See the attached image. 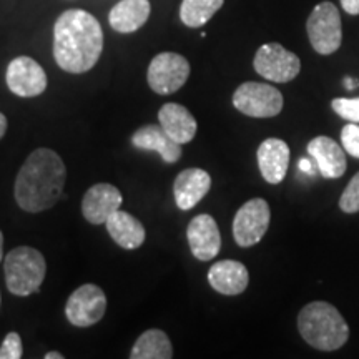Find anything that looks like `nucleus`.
Instances as JSON below:
<instances>
[{"mask_svg":"<svg viewBox=\"0 0 359 359\" xmlns=\"http://www.w3.org/2000/svg\"><path fill=\"white\" fill-rule=\"evenodd\" d=\"M103 50V30L92 13L72 8L58 17L53 27V57L69 74L93 69Z\"/></svg>","mask_w":359,"mask_h":359,"instance_id":"1","label":"nucleus"},{"mask_svg":"<svg viewBox=\"0 0 359 359\" xmlns=\"http://www.w3.org/2000/svg\"><path fill=\"white\" fill-rule=\"evenodd\" d=\"M67 168L50 148H37L27 156L15 178L17 205L24 212L40 213L52 208L64 193Z\"/></svg>","mask_w":359,"mask_h":359,"instance_id":"2","label":"nucleus"},{"mask_svg":"<svg viewBox=\"0 0 359 359\" xmlns=\"http://www.w3.org/2000/svg\"><path fill=\"white\" fill-rule=\"evenodd\" d=\"M298 330L309 346L320 351H336L349 338V327L333 304L313 302L298 314Z\"/></svg>","mask_w":359,"mask_h":359,"instance_id":"3","label":"nucleus"},{"mask_svg":"<svg viewBox=\"0 0 359 359\" xmlns=\"http://www.w3.org/2000/svg\"><path fill=\"white\" fill-rule=\"evenodd\" d=\"M7 290L15 296H30L39 293L45 280L47 263L43 255L32 246H19L8 251L4 259Z\"/></svg>","mask_w":359,"mask_h":359,"instance_id":"4","label":"nucleus"},{"mask_svg":"<svg viewBox=\"0 0 359 359\" xmlns=\"http://www.w3.org/2000/svg\"><path fill=\"white\" fill-rule=\"evenodd\" d=\"M306 30L311 47L320 55L334 53L343 42V27L338 7L331 2L318 4L308 17Z\"/></svg>","mask_w":359,"mask_h":359,"instance_id":"5","label":"nucleus"},{"mask_svg":"<svg viewBox=\"0 0 359 359\" xmlns=\"http://www.w3.org/2000/svg\"><path fill=\"white\" fill-rule=\"evenodd\" d=\"M233 105L255 118H271L283 110V95L276 87L259 82H245L233 93Z\"/></svg>","mask_w":359,"mask_h":359,"instance_id":"6","label":"nucleus"},{"mask_svg":"<svg viewBox=\"0 0 359 359\" xmlns=\"http://www.w3.org/2000/svg\"><path fill=\"white\" fill-rule=\"evenodd\" d=\"M253 67L263 79L275 83H286L298 77L302 60L296 53L286 50L281 43H264L255 55Z\"/></svg>","mask_w":359,"mask_h":359,"instance_id":"7","label":"nucleus"},{"mask_svg":"<svg viewBox=\"0 0 359 359\" xmlns=\"http://www.w3.org/2000/svg\"><path fill=\"white\" fill-rule=\"evenodd\" d=\"M190 77V64L183 55L163 52L154 57L148 67V85L158 95H172L178 92Z\"/></svg>","mask_w":359,"mask_h":359,"instance_id":"8","label":"nucleus"},{"mask_svg":"<svg viewBox=\"0 0 359 359\" xmlns=\"http://www.w3.org/2000/svg\"><path fill=\"white\" fill-rule=\"evenodd\" d=\"M269 218V205L263 198L246 201L233 219V236L238 246L250 248L259 243L268 231Z\"/></svg>","mask_w":359,"mask_h":359,"instance_id":"9","label":"nucleus"},{"mask_svg":"<svg viewBox=\"0 0 359 359\" xmlns=\"http://www.w3.org/2000/svg\"><path fill=\"white\" fill-rule=\"evenodd\" d=\"M107 311V296L100 286L82 285L70 294L65 304V316L70 325L77 327H88L102 321Z\"/></svg>","mask_w":359,"mask_h":359,"instance_id":"10","label":"nucleus"},{"mask_svg":"<svg viewBox=\"0 0 359 359\" xmlns=\"http://www.w3.org/2000/svg\"><path fill=\"white\" fill-rule=\"evenodd\" d=\"M7 87L13 95L22 98L39 97L47 88V75L39 62L30 57H17L8 64L6 74Z\"/></svg>","mask_w":359,"mask_h":359,"instance_id":"11","label":"nucleus"},{"mask_svg":"<svg viewBox=\"0 0 359 359\" xmlns=\"http://www.w3.org/2000/svg\"><path fill=\"white\" fill-rule=\"evenodd\" d=\"M188 245L191 255L200 262L213 259L222 248V235H219L218 224L210 215H198L188 224L187 230Z\"/></svg>","mask_w":359,"mask_h":359,"instance_id":"12","label":"nucleus"},{"mask_svg":"<svg viewBox=\"0 0 359 359\" xmlns=\"http://www.w3.org/2000/svg\"><path fill=\"white\" fill-rule=\"evenodd\" d=\"M122 193L110 183H97L87 190L82 201L83 218L92 224H102L122 206Z\"/></svg>","mask_w":359,"mask_h":359,"instance_id":"13","label":"nucleus"},{"mask_svg":"<svg viewBox=\"0 0 359 359\" xmlns=\"http://www.w3.org/2000/svg\"><path fill=\"white\" fill-rule=\"evenodd\" d=\"M210 188H212V177L208 172L201 168L183 170L182 173H178L173 183L175 203L183 212L191 210L205 198Z\"/></svg>","mask_w":359,"mask_h":359,"instance_id":"14","label":"nucleus"},{"mask_svg":"<svg viewBox=\"0 0 359 359\" xmlns=\"http://www.w3.org/2000/svg\"><path fill=\"white\" fill-rule=\"evenodd\" d=\"M132 145L143 151H156L165 163H177L182 158V145L161 128V125H145L132 135Z\"/></svg>","mask_w":359,"mask_h":359,"instance_id":"15","label":"nucleus"},{"mask_svg":"<svg viewBox=\"0 0 359 359\" xmlns=\"http://www.w3.org/2000/svg\"><path fill=\"white\" fill-rule=\"evenodd\" d=\"M258 167L263 178L271 185L285 180L290 165V147L280 138H268L258 148Z\"/></svg>","mask_w":359,"mask_h":359,"instance_id":"16","label":"nucleus"},{"mask_svg":"<svg viewBox=\"0 0 359 359\" xmlns=\"http://www.w3.org/2000/svg\"><path fill=\"white\" fill-rule=\"evenodd\" d=\"M208 283L218 293L236 296L248 288L250 273L243 263L235 262V259H223L210 268Z\"/></svg>","mask_w":359,"mask_h":359,"instance_id":"17","label":"nucleus"},{"mask_svg":"<svg viewBox=\"0 0 359 359\" xmlns=\"http://www.w3.org/2000/svg\"><path fill=\"white\" fill-rule=\"evenodd\" d=\"M308 154L325 178H339L346 172L344 150L330 137H316L308 143Z\"/></svg>","mask_w":359,"mask_h":359,"instance_id":"18","label":"nucleus"},{"mask_svg":"<svg viewBox=\"0 0 359 359\" xmlns=\"http://www.w3.org/2000/svg\"><path fill=\"white\" fill-rule=\"evenodd\" d=\"M158 122L161 128L180 145L191 142L198 130L195 116L180 103H165L158 111Z\"/></svg>","mask_w":359,"mask_h":359,"instance_id":"19","label":"nucleus"},{"mask_svg":"<svg viewBox=\"0 0 359 359\" xmlns=\"http://www.w3.org/2000/svg\"><path fill=\"white\" fill-rule=\"evenodd\" d=\"M107 231L116 245L123 250H137L145 243V226L140 219H137L127 212L116 210L105 222Z\"/></svg>","mask_w":359,"mask_h":359,"instance_id":"20","label":"nucleus"},{"mask_svg":"<svg viewBox=\"0 0 359 359\" xmlns=\"http://www.w3.org/2000/svg\"><path fill=\"white\" fill-rule=\"evenodd\" d=\"M150 12L148 0H122L110 11V27L118 34H133L147 24Z\"/></svg>","mask_w":359,"mask_h":359,"instance_id":"21","label":"nucleus"},{"mask_svg":"<svg viewBox=\"0 0 359 359\" xmlns=\"http://www.w3.org/2000/svg\"><path fill=\"white\" fill-rule=\"evenodd\" d=\"M132 359H172L173 346L168 334L161 330H148L135 341Z\"/></svg>","mask_w":359,"mask_h":359,"instance_id":"22","label":"nucleus"},{"mask_svg":"<svg viewBox=\"0 0 359 359\" xmlns=\"http://www.w3.org/2000/svg\"><path fill=\"white\" fill-rule=\"evenodd\" d=\"M224 0H183L180 19L190 29H200L223 7Z\"/></svg>","mask_w":359,"mask_h":359,"instance_id":"23","label":"nucleus"},{"mask_svg":"<svg viewBox=\"0 0 359 359\" xmlns=\"http://www.w3.org/2000/svg\"><path fill=\"white\" fill-rule=\"evenodd\" d=\"M339 208L344 213L359 212V173L354 175L349 185L344 188L343 195L339 198Z\"/></svg>","mask_w":359,"mask_h":359,"instance_id":"24","label":"nucleus"},{"mask_svg":"<svg viewBox=\"0 0 359 359\" xmlns=\"http://www.w3.org/2000/svg\"><path fill=\"white\" fill-rule=\"evenodd\" d=\"M331 107L341 118L349 120L351 123H359V98H334Z\"/></svg>","mask_w":359,"mask_h":359,"instance_id":"25","label":"nucleus"},{"mask_svg":"<svg viewBox=\"0 0 359 359\" xmlns=\"http://www.w3.org/2000/svg\"><path fill=\"white\" fill-rule=\"evenodd\" d=\"M24 356V346L19 333H8L0 346V359H20Z\"/></svg>","mask_w":359,"mask_h":359,"instance_id":"26","label":"nucleus"},{"mask_svg":"<svg viewBox=\"0 0 359 359\" xmlns=\"http://www.w3.org/2000/svg\"><path fill=\"white\" fill-rule=\"evenodd\" d=\"M341 140H343L344 150L349 155L359 158V127L358 123H349L341 130Z\"/></svg>","mask_w":359,"mask_h":359,"instance_id":"27","label":"nucleus"},{"mask_svg":"<svg viewBox=\"0 0 359 359\" xmlns=\"http://www.w3.org/2000/svg\"><path fill=\"white\" fill-rule=\"evenodd\" d=\"M341 6L349 15H359V0H341Z\"/></svg>","mask_w":359,"mask_h":359,"instance_id":"28","label":"nucleus"},{"mask_svg":"<svg viewBox=\"0 0 359 359\" xmlns=\"http://www.w3.org/2000/svg\"><path fill=\"white\" fill-rule=\"evenodd\" d=\"M6 132H7V118L6 115L0 111V140H2V137L6 135Z\"/></svg>","mask_w":359,"mask_h":359,"instance_id":"29","label":"nucleus"},{"mask_svg":"<svg viewBox=\"0 0 359 359\" xmlns=\"http://www.w3.org/2000/svg\"><path fill=\"white\" fill-rule=\"evenodd\" d=\"M299 170H303V172H306V173H314V170L311 167V161L309 160H299Z\"/></svg>","mask_w":359,"mask_h":359,"instance_id":"30","label":"nucleus"},{"mask_svg":"<svg viewBox=\"0 0 359 359\" xmlns=\"http://www.w3.org/2000/svg\"><path fill=\"white\" fill-rule=\"evenodd\" d=\"M45 359H64V354L58 353V351H52L45 354Z\"/></svg>","mask_w":359,"mask_h":359,"instance_id":"31","label":"nucleus"},{"mask_svg":"<svg viewBox=\"0 0 359 359\" xmlns=\"http://www.w3.org/2000/svg\"><path fill=\"white\" fill-rule=\"evenodd\" d=\"M344 83H346V87H348L349 90H353V88H356V87H359V80L346 79V80H344Z\"/></svg>","mask_w":359,"mask_h":359,"instance_id":"32","label":"nucleus"},{"mask_svg":"<svg viewBox=\"0 0 359 359\" xmlns=\"http://www.w3.org/2000/svg\"><path fill=\"white\" fill-rule=\"evenodd\" d=\"M4 259V233L0 231V262Z\"/></svg>","mask_w":359,"mask_h":359,"instance_id":"33","label":"nucleus"},{"mask_svg":"<svg viewBox=\"0 0 359 359\" xmlns=\"http://www.w3.org/2000/svg\"><path fill=\"white\" fill-rule=\"evenodd\" d=\"M0 302H2V298H0Z\"/></svg>","mask_w":359,"mask_h":359,"instance_id":"34","label":"nucleus"}]
</instances>
